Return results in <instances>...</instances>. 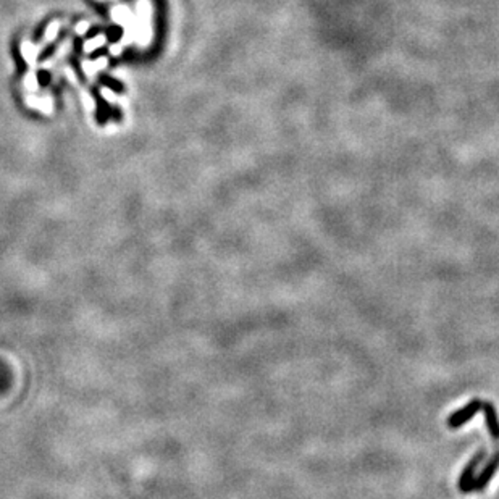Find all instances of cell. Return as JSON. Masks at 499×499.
Here are the masks:
<instances>
[{"label":"cell","mask_w":499,"mask_h":499,"mask_svg":"<svg viewBox=\"0 0 499 499\" xmlns=\"http://www.w3.org/2000/svg\"><path fill=\"white\" fill-rule=\"evenodd\" d=\"M482 409V399H472L467 406H464L462 409H457L453 415L448 417V427L449 428H459L462 427L464 423H467L470 419H472L475 413L480 412Z\"/></svg>","instance_id":"1"},{"label":"cell","mask_w":499,"mask_h":499,"mask_svg":"<svg viewBox=\"0 0 499 499\" xmlns=\"http://www.w3.org/2000/svg\"><path fill=\"white\" fill-rule=\"evenodd\" d=\"M486 456H488L486 448H482V449H480L478 453L472 457V459H470V462L465 465V468L462 470V474H460V478H459V488L462 489V491H464V489H465L470 483L474 482V478H475V470L480 467V464L485 462Z\"/></svg>","instance_id":"2"}]
</instances>
